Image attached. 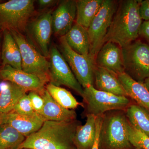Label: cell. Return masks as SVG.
<instances>
[{
  "label": "cell",
  "mask_w": 149,
  "mask_h": 149,
  "mask_svg": "<svg viewBox=\"0 0 149 149\" xmlns=\"http://www.w3.org/2000/svg\"><path fill=\"white\" fill-rule=\"evenodd\" d=\"M81 123L45 120L41 128L27 137L19 148L75 149L73 139Z\"/></svg>",
  "instance_id": "obj_1"
},
{
  "label": "cell",
  "mask_w": 149,
  "mask_h": 149,
  "mask_svg": "<svg viewBox=\"0 0 149 149\" xmlns=\"http://www.w3.org/2000/svg\"><path fill=\"white\" fill-rule=\"evenodd\" d=\"M140 2L138 0L119 2L104 44L111 42L122 48L137 40L143 22L139 11Z\"/></svg>",
  "instance_id": "obj_2"
},
{
  "label": "cell",
  "mask_w": 149,
  "mask_h": 149,
  "mask_svg": "<svg viewBox=\"0 0 149 149\" xmlns=\"http://www.w3.org/2000/svg\"><path fill=\"white\" fill-rule=\"evenodd\" d=\"M128 121L123 110H112L103 115L99 135V147L104 149H130L128 140Z\"/></svg>",
  "instance_id": "obj_3"
},
{
  "label": "cell",
  "mask_w": 149,
  "mask_h": 149,
  "mask_svg": "<svg viewBox=\"0 0 149 149\" xmlns=\"http://www.w3.org/2000/svg\"><path fill=\"white\" fill-rule=\"evenodd\" d=\"M35 1L10 0L0 2V30L24 34L35 13Z\"/></svg>",
  "instance_id": "obj_4"
},
{
  "label": "cell",
  "mask_w": 149,
  "mask_h": 149,
  "mask_svg": "<svg viewBox=\"0 0 149 149\" xmlns=\"http://www.w3.org/2000/svg\"><path fill=\"white\" fill-rule=\"evenodd\" d=\"M82 97L85 107V116L92 115L97 116L112 110L125 111L133 103L128 97L99 91L93 86L84 88Z\"/></svg>",
  "instance_id": "obj_5"
},
{
  "label": "cell",
  "mask_w": 149,
  "mask_h": 149,
  "mask_svg": "<svg viewBox=\"0 0 149 149\" xmlns=\"http://www.w3.org/2000/svg\"><path fill=\"white\" fill-rule=\"evenodd\" d=\"M21 53L22 69L35 75L45 84L49 83V62L29 42L24 34L9 31Z\"/></svg>",
  "instance_id": "obj_6"
},
{
  "label": "cell",
  "mask_w": 149,
  "mask_h": 149,
  "mask_svg": "<svg viewBox=\"0 0 149 149\" xmlns=\"http://www.w3.org/2000/svg\"><path fill=\"white\" fill-rule=\"evenodd\" d=\"M125 72L138 82L149 77V46L136 40L122 48Z\"/></svg>",
  "instance_id": "obj_7"
},
{
  "label": "cell",
  "mask_w": 149,
  "mask_h": 149,
  "mask_svg": "<svg viewBox=\"0 0 149 149\" xmlns=\"http://www.w3.org/2000/svg\"><path fill=\"white\" fill-rule=\"evenodd\" d=\"M59 42L60 52L83 89L94 86L95 58L90 55H82L74 52L68 45L64 36L60 37Z\"/></svg>",
  "instance_id": "obj_8"
},
{
  "label": "cell",
  "mask_w": 149,
  "mask_h": 149,
  "mask_svg": "<svg viewBox=\"0 0 149 149\" xmlns=\"http://www.w3.org/2000/svg\"><path fill=\"white\" fill-rule=\"evenodd\" d=\"M117 6V2L116 1L103 0L100 10L88 27L90 54L95 58L104 44L105 38L111 24Z\"/></svg>",
  "instance_id": "obj_9"
},
{
  "label": "cell",
  "mask_w": 149,
  "mask_h": 149,
  "mask_svg": "<svg viewBox=\"0 0 149 149\" xmlns=\"http://www.w3.org/2000/svg\"><path fill=\"white\" fill-rule=\"evenodd\" d=\"M49 83L57 86L64 85L82 97L83 88L74 76L68 63L58 48L52 46L50 49Z\"/></svg>",
  "instance_id": "obj_10"
},
{
  "label": "cell",
  "mask_w": 149,
  "mask_h": 149,
  "mask_svg": "<svg viewBox=\"0 0 149 149\" xmlns=\"http://www.w3.org/2000/svg\"><path fill=\"white\" fill-rule=\"evenodd\" d=\"M52 11L51 10L47 11L30 20L25 31L29 42L47 58L49 55L50 43L53 33Z\"/></svg>",
  "instance_id": "obj_11"
},
{
  "label": "cell",
  "mask_w": 149,
  "mask_h": 149,
  "mask_svg": "<svg viewBox=\"0 0 149 149\" xmlns=\"http://www.w3.org/2000/svg\"><path fill=\"white\" fill-rule=\"evenodd\" d=\"M76 1L64 0L59 2L52 13L53 33L63 37L71 29L76 17Z\"/></svg>",
  "instance_id": "obj_12"
},
{
  "label": "cell",
  "mask_w": 149,
  "mask_h": 149,
  "mask_svg": "<svg viewBox=\"0 0 149 149\" xmlns=\"http://www.w3.org/2000/svg\"><path fill=\"white\" fill-rule=\"evenodd\" d=\"M0 77L2 80L14 83L27 92L40 94L45 89V84L39 77L10 65L0 68Z\"/></svg>",
  "instance_id": "obj_13"
},
{
  "label": "cell",
  "mask_w": 149,
  "mask_h": 149,
  "mask_svg": "<svg viewBox=\"0 0 149 149\" xmlns=\"http://www.w3.org/2000/svg\"><path fill=\"white\" fill-rule=\"evenodd\" d=\"M96 65L115 74L125 72L122 48L116 43L106 42L99 51L95 58Z\"/></svg>",
  "instance_id": "obj_14"
},
{
  "label": "cell",
  "mask_w": 149,
  "mask_h": 149,
  "mask_svg": "<svg viewBox=\"0 0 149 149\" xmlns=\"http://www.w3.org/2000/svg\"><path fill=\"white\" fill-rule=\"evenodd\" d=\"M45 120L37 112L30 116L22 115L11 111L4 114L3 123L10 125L26 138L38 131Z\"/></svg>",
  "instance_id": "obj_15"
},
{
  "label": "cell",
  "mask_w": 149,
  "mask_h": 149,
  "mask_svg": "<svg viewBox=\"0 0 149 149\" xmlns=\"http://www.w3.org/2000/svg\"><path fill=\"white\" fill-rule=\"evenodd\" d=\"M40 95L44 100V106L39 114L45 120L70 121L77 119V113L73 110L66 109L60 105L52 97L46 89Z\"/></svg>",
  "instance_id": "obj_16"
},
{
  "label": "cell",
  "mask_w": 149,
  "mask_h": 149,
  "mask_svg": "<svg viewBox=\"0 0 149 149\" xmlns=\"http://www.w3.org/2000/svg\"><path fill=\"white\" fill-rule=\"evenodd\" d=\"M99 91L117 96L127 97L117 74L96 65L94 71V85Z\"/></svg>",
  "instance_id": "obj_17"
},
{
  "label": "cell",
  "mask_w": 149,
  "mask_h": 149,
  "mask_svg": "<svg viewBox=\"0 0 149 149\" xmlns=\"http://www.w3.org/2000/svg\"><path fill=\"white\" fill-rule=\"evenodd\" d=\"M117 76L128 97L149 111V91L143 83L134 80L125 72Z\"/></svg>",
  "instance_id": "obj_18"
},
{
  "label": "cell",
  "mask_w": 149,
  "mask_h": 149,
  "mask_svg": "<svg viewBox=\"0 0 149 149\" xmlns=\"http://www.w3.org/2000/svg\"><path fill=\"white\" fill-rule=\"evenodd\" d=\"M3 38L1 51L2 65H10L15 69L22 70L20 50L10 32L7 30L3 31Z\"/></svg>",
  "instance_id": "obj_19"
},
{
  "label": "cell",
  "mask_w": 149,
  "mask_h": 149,
  "mask_svg": "<svg viewBox=\"0 0 149 149\" xmlns=\"http://www.w3.org/2000/svg\"><path fill=\"white\" fill-rule=\"evenodd\" d=\"M64 37L68 45L74 52L82 55H90L88 29L75 23Z\"/></svg>",
  "instance_id": "obj_20"
},
{
  "label": "cell",
  "mask_w": 149,
  "mask_h": 149,
  "mask_svg": "<svg viewBox=\"0 0 149 149\" xmlns=\"http://www.w3.org/2000/svg\"><path fill=\"white\" fill-rule=\"evenodd\" d=\"M86 122L77 127L73 143L77 149H91L96 136V116L92 115L86 116Z\"/></svg>",
  "instance_id": "obj_21"
},
{
  "label": "cell",
  "mask_w": 149,
  "mask_h": 149,
  "mask_svg": "<svg viewBox=\"0 0 149 149\" xmlns=\"http://www.w3.org/2000/svg\"><path fill=\"white\" fill-rule=\"evenodd\" d=\"M27 91L18 85L8 82L0 92V113H8L13 110L19 100Z\"/></svg>",
  "instance_id": "obj_22"
},
{
  "label": "cell",
  "mask_w": 149,
  "mask_h": 149,
  "mask_svg": "<svg viewBox=\"0 0 149 149\" xmlns=\"http://www.w3.org/2000/svg\"><path fill=\"white\" fill-rule=\"evenodd\" d=\"M103 0L76 1V23L88 29L98 12Z\"/></svg>",
  "instance_id": "obj_23"
},
{
  "label": "cell",
  "mask_w": 149,
  "mask_h": 149,
  "mask_svg": "<svg viewBox=\"0 0 149 149\" xmlns=\"http://www.w3.org/2000/svg\"><path fill=\"white\" fill-rule=\"evenodd\" d=\"M125 113L130 124L149 137V111L136 103H132L125 110Z\"/></svg>",
  "instance_id": "obj_24"
},
{
  "label": "cell",
  "mask_w": 149,
  "mask_h": 149,
  "mask_svg": "<svg viewBox=\"0 0 149 149\" xmlns=\"http://www.w3.org/2000/svg\"><path fill=\"white\" fill-rule=\"evenodd\" d=\"M46 89L54 100L66 109L72 110L79 106L84 107L83 104L77 101L72 94L64 88L48 83Z\"/></svg>",
  "instance_id": "obj_25"
},
{
  "label": "cell",
  "mask_w": 149,
  "mask_h": 149,
  "mask_svg": "<svg viewBox=\"0 0 149 149\" xmlns=\"http://www.w3.org/2000/svg\"><path fill=\"white\" fill-rule=\"evenodd\" d=\"M26 138L10 125L3 123L0 128V149L18 148Z\"/></svg>",
  "instance_id": "obj_26"
},
{
  "label": "cell",
  "mask_w": 149,
  "mask_h": 149,
  "mask_svg": "<svg viewBox=\"0 0 149 149\" xmlns=\"http://www.w3.org/2000/svg\"><path fill=\"white\" fill-rule=\"evenodd\" d=\"M127 129L128 140L132 146L136 149H149V137L133 127L128 120Z\"/></svg>",
  "instance_id": "obj_27"
},
{
  "label": "cell",
  "mask_w": 149,
  "mask_h": 149,
  "mask_svg": "<svg viewBox=\"0 0 149 149\" xmlns=\"http://www.w3.org/2000/svg\"><path fill=\"white\" fill-rule=\"evenodd\" d=\"M13 111L22 115L30 116L35 114V111L28 95H24L19 100Z\"/></svg>",
  "instance_id": "obj_28"
},
{
  "label": "cell",
  "mask_w": 149,
  "mask_h": 149,
  "mask_svg": "<svg viewBox=\"0 0 149 149\" xmlns=\"http://www.w3.org/2000/svg\"><path fill=\"white\" fill-rule=\"evenodd\" d=\"M28 95L34 110L39 113L42 110L44 106L42 97L39 93L35 92H30Z\"/></svg>",
  "instance_id": "obj_29"
},
{
  "label": "cell",
  "mask_w": 149,
  "mask_h": 149,
  "mask_svg": "<svg viewBox=\"0 0 149 149\" xmlns=\"http://www.w3.org/2000/svg\"><path fill=\"white\" fill-rule=\"evenodd\" d=\"M140 15L144 21L149 19V0L141 1L139 7Z\"/></svg>",
  "instance_id": "obj_30"
},
{
  "label": "cell",
  "mask_w": 149,
  "mask_h": 149,
  "mask_svg": "<svg viewBox=\"0 0 149 149\" xmlns=\"http://www.w3.org/2000/svg\"><path fill=\"white\" fill-rule=\"evenodd\" d=\"M103 115L96 116V136L95 143L91 149H100L99 148V135L102 121Z\"/></svg>",
  "instance_id": "obj_31"
},
{
  "label": "cell",
  "mask_w": 149,
  "mask_h": 149,
  "mask_svg": "<svg viewBox=\"0 0 149 149\" xmlns=\"http://www.w3.org/2000/svg\"><path fill=\"white\" fill-rule=\"evenodd\" d=\"M139 36L143 37L149 46V19L142 22L139 31Z\"/></svg>",
  "instance_id": "obj_32"
},
{
  "label": "cell",
  "mask_w": 149,
  "mask_h": 149,
  "mask_svg": "<svg viewBox=\"0 0 149 149\" xmlns=\"http://www.w3.org/2000/svg\"><path fill=\"white\" fill-rule=\"evenodd\" d=\"M58 3H59V1L56 0H39L37 1L39 8L41 9L52 7Z\"/></svg>",
  "instance_id": "obj_33"
},
{
  "label": "cell",
  "mask_w": 149,
  "mask_h": 149,
  "mask_svg": "<svg viewBox=\"0 0 149 149\" xmlns=\"http://www.w3.org/2000/svg\"><path fill=\"white\" fill-rule=\"evenodd\" d=\"M143 83L149 91V77L144 80Z\"/></svg>",
  "instance_id": "obj_34"
},
{
  "label": "cell",
  "mask_w": 149,
  "mask_h": 149,
  "mask_svg": "<svg viewBox=\"0 0 149 149\" xmlns=\"http://www.w3.org/2000/svg\"><path fill=\"white\" fill-rule=\"evenodd\" d=\"M3 36V32L0 30V66L1 64V42L2 37Z\"/></svg>",
  "instance_id": "obj_35"
},
{
  "label": "cell",
  "mask_w": 149,
  "mask_h": 149,
  "mask_svg": "<svg viewBox=\"0 0 149 149\" xmlns=\"http://www.w3.org/2000/svg\"><path fill=\"white\" fill-rule=\"evenodd\" d=\"M4 114L3 113H0V128L2 125L3 121Z\"/></svg>",
  "instance_id": "obj_36"
},
{
  "label": "cell",
  "mask_w": 149,
  "mask_h": 149,
  "mask_svg": "<svg viewBox=\"0 0 149 149\" xmlns=\"http://www.w3.org/2000/svg\"><path fill=\"white\" fill-rule=\"evenodd\" d=\"M20 149V148H16V149Z\"/></svg>",
  "instance_id": "obj_37"
},
{
  "label": "cell",
  "mask_w": 149,
  "mask_h": 149,
  "mask_svg": "<svg viewBox=\"0 0 149 149\" xmlns=\"http://www.w3.org/2000/svg\"><path fill=\"white\" fill-rule=\"evenodd\" d=\"M2 81L1 79V77H0V82H1V81Z\"/></svg>",
  "instance_id": "obj_38"
}]
</instances>
